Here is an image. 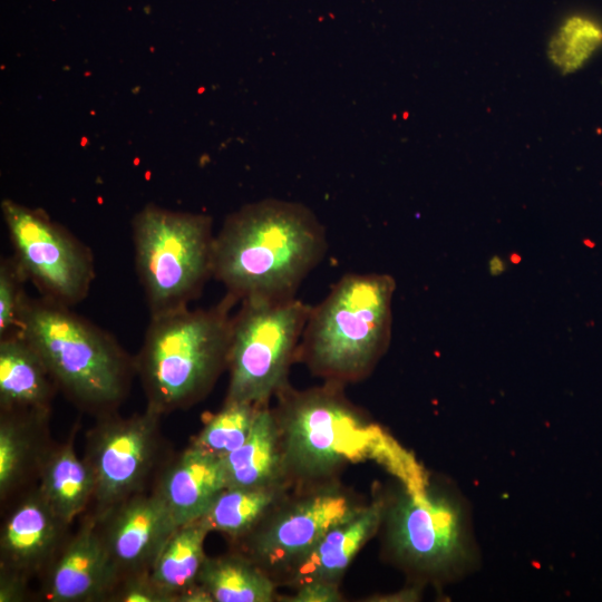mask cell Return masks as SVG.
<instances>
[{
	"instance_id": "7",
	"label": "cell",
	"mask_w": 602,
	"mask_h": 602,
	"mask_svg": "<svg viewBox=\"0 0 602 602\" xmlns=\"http://www.w3.org/2000/svg\"><path fill=\"white\" fill-rule=\"evenodd\" d=\"M310 310L295 297L241 301L232 321L226 401L262 406L283 389Z\"/></svg>"
},
{
	"instance_id": "3",
	"label": "cell",
	"mask_w": 602,
	"mask_h": 602,
	"mask_svg": "<svg viewBox=\"0 0 602 602\" xmlns=\"http://www.w3.org/2000/svg\"><path fill=\"white\" fill-rule=\"evenodd\" d=\"M230 293L214 305L151 317L135 357L146 408L165 416L202 400L227 369L233 314Z\"/></svg>"
},
{
	"instance_id": "30",
	"label": "cell",
	"mask_w": 602,
	"mask_h": 602,
	"mask_svg": "<svg viewBox=\"0 0 602 602\" xmlns=\"http://www.w3.org/2000/svg\"><path fill=\"white\" fill-rule=\"evenodd\" d=\"M177 602H213V599L201 584L196 583L183 592Z\"/></svg>"
},
{
	"instance_id": "8",
	"label": "cell",
	"mask_w": 602,
	"mask_h": 602,
	"mask_svg": "<svg viewBox=\"0 0 602 602\" xmlns=\"http://www.w3.org/2000/svg\"><path fill=\"white\" fill-rule=\"evenodd\" d=\"M162 417L145 408L126 417L116 412L95 419L86 433L81 456L94 482L86 513L98 515L151 491L159 468L173 453L161 430Z\"/></svg>"
},
{
	"instance_id": "25",
	"label": "cell",
	"mask_w": 602,
	"mask_h": 602,
	"mask_svg": "<svg viewBox=\"0 0 602 602\" xmlns=\"http://www.w3.org/2000/svg\"><path fill=\"white\" fill-rule=\"evenodd\" d=\"M260 407L225 400L223 408L206 421L190 445L223 459L246 440Z\"/></svg>"
},
{
	"instance_id": "17",
	"label": "cell",
	"mask_w": 602,
	"mask_h": 602,
	"mask_svg": "<svg viewBox=\"0 0 602 602\" xmlns=\"http://www.w3.org/2000/svg\"><path fill=\"white\" fill-rule=\"evenodd\" d=\"M382 501L359 507L355 514L330 528L291 569L292 582L337 583L363 544L375 534L385 516Z\"/></svg>"
},
{
	"instance_id": "27",
	"label": "cell",
	"mask_w": 602,
	"mask_h": 602,
	"mask_svg": "<svg viewBox=\"0 0 602 602\" xmlns=\"http://www.w3.org/2000/svg\"><path fill=\"white\" fill-rule=\"evenodd\" d=\"M106 602H168L146 574H133L117 579Z\"/></svg>"
},
{
	"instance_id": "9",
	"label": "cell",
	"mask_w": 602,
	"mask_h": 602,
	"mask_svg": "<svg viewBox=\"0 0 602 602\" xmlns=\"http://www.w3.org/2000/svg\"><path fill=\"white\" fill-rule=\"evenodd\" d=\"M1 210L12 256L40 295L68 307L84 301L95 279L90 249L40 208L3 200Z\"/></svg>"
},
{
	"instance_id": "16",
	"label": "cell",
	"mask_w": 602,
	"mask_h": 602,
	"mask_svg": "<svg viewBox=\"0 0 602 602\" xmlns=\"http://www.w3.org/2000/svg\"><path fill=\"white\" fill-rule=\"evenodd\" d=\"M51 411H0V505L38 484L41 469L56 441Z\"/></svg>"
},
{
	"instance_id": "26",
	"label": "cell",
	"mask_w": 602,
	"mask_h": 602,
	"mask_svg": "<svg viewBox=\"0 0 602 602\" xmlns=\"http://www.w3.org/2000/svg\"><path fill=\"white\" fill-rule=\"evenodd\" d=\"M27 278L13 256L0 262V337L17 332L29 295Z\"/></svg>"
},
{
	"instance_id": "21",
	"label": "cell",
	"mask_w": 602,
	"mask_h": 602,
	"mask_svg": "<svg viewBox=\"0 0 602 602\" xmlns=\"http://www.w3.org/2000/svg\"><path fill=\"white\" fill-rule=\"evenodd\" d=\"M210 532L198 522L178 526L168 538L149 577L168 602L197 583L206 559L204 541Z\"/></svg>"
},
{
	"instance_id": "28",
	"label": "cell",
	"mask_w": 602,
	"mask_h": 602,
	"mask_svg": "<svg viewBox=\"0 0 602 602\" xmlns=\"http://www.w3.org/2000/svg\"><path fill=\"white\" fill-rule=\"evenodd\" d=\"M292 602H337L341 594L337 583L313 581L298 585L295 593L289 599Z\"/></svg>"
},
{
	"instance_id": "29",
	"label": "cell",
	"mask_w": 602,
	"mask_h": 602,
	"mask_svg": "<svg viewBox=\"0 0 602 602\" xmlns=\"http://www.w3.org/2000/svg\"><path fill=\"white\" fill-rule=\"evenodd\" d=\"M30 582L28 579L0 570V602H23L31 598Z\"/></svg>"
},
{
	"instance_id": "2",
	"label": "cell",
	"mask_w": 602,
	"mask_h": 602,
	"mask_svg": "<svg viewBox=\"0 0 602 602\" xmlns=\"http://www.w3.org/2000/svg\"><path fill=\"white\" fill-rule=\"evenodd\" d=\"M71 307L28 298L19 332L35 348L58 391L95 419L118 412L136 376L135 357Z\"/></svg>"
},
{
	"instance_id": "15",
	"label": "cell",
	"mask_w": 602,
	"mask_h": 602,
	"mask_svg": "<svg viewBox=\"0 0 602 602\" xmlns=\"http://www.w3.org/2000/svg\"><path fill=\"white\" fill-rule=\"evenodd\" d=\"M225 488L223 459L190 445L167 457L151 491L178 527L198 521Z\"/></svg>"
},
{
	"instance_id": "12",
	"label": "cell",
	"mask_w": 602,
	"mask_h": 602,
	"mask_svg": "<svg viewBox=\"0 0 602 602\" xmlns=\"http://www.w3.org/2000/svg\"><path fill=\"white\" fill-rule=\"evenodd\" d=\"M91 516L117 579L149 573L177 528L152 491L133 495Z\"/></svg>"
},
{
	"instance_id": "20",
	"label": "cell",
	"mask_w": 602,
	"mask_h": 602,
	"mask_svg": "<svg viewBox=\"0 0 602 602\" xmlns=\"http://www.w3.org/2000/svg\"><path fill=\"white\" fill-rule=\"evenodd\" d=\"M278 426L272 411L261 406L246 440L223 458L226 487L280 485L285 472Z\"/></svg>"
},
{
	"instance_id": "4",
	"label": "cell",
	"mask_w": 602,
	"mask_h": 602,
	"mask_svg": "<svg viewBox=\"0 0 602 602\" xmlns=\"http://www.w3.org/2000/svg\"><path fill=\"white\" fill-rule=\"evenodd\" d=\"M395 289L388 274L343 275L311 307L297 356L333 382L362 378L389 343Z\"/></svg>"
},
{
	"instance_id": "23",
	"label": "cell",
	"mask_w": 602,
	"mask_h": 602,
	"mask_svg": "<svg viewBox=\"0 0 602 602\" xmlns=\"http://www.w3.org/2000/svg\"><path fill=\"white\" fill-rule=\"evenodd\" d=\"M281 485L258 488L226 487L198 522L239 540L252 531L278 501Z\"/></svg>"
},
{
	"instance_id": "1",
	"label": "cell",
	"mask_w": 602,
	"mask_h": 602,
	"mask_svg": "<svg viewBox=\"0 0 602 602\" xmlns=\"http://www.w3.org/2000/svg\"><path fill=\"white\" fill-rule=\"evenodd\" d=\"M327 249L326 230L310 208L268 198L225 219L214 236L212 276L240 302L290 299Z\"/></svg>"
},
{
	"instance_id": "19",
	"label": "cell",
	"mask_w": 602,
	"mask_h": 602,
	"mask_svg": "<svg viewBox=\"0 0 602 602\" xmlns=\"http://www.w3.org/2000/svg\"><path fill=\"white\" fill-rule=\"evenodd\" d=\"M79 426L75 423L68 436L56 441L37 484L52 511L69 525L88 511L94 495L89 468L76 452Z\"/></svg>"
},
{
	"instance_id": "13",
	"label": "cell",
	"mask_w": 602,
	"mask_h": 602,
	"mask_svg": "<svg viewBox=\"0 0 602 602\" xmlns=\"http://www.w3.org/2000/svg\"><path fill=\"white\" fill-rule=\"evenodd\" d=\"M71 525L49 506L38 485L1 508L0 570L39 579L68 536Z\"/></svg>"
},
{
	"instance_id": "24",
	"label": "cell",
	"mask_w": 602,
	"mask_h": 602,
	"mask_svg": "<svg viewBox=\"0 0 602 602\" xmlns=\"http://www.w3.org/2000/svg\"><path fill=\"white\" fill-rule=\"evenodd\" d=\"M602 48V22L588 13L565 17L547 43V58L563 75L584 67Z\"/></svg>"
},
{
	"instance_id": "6",
	"label": "cell",
	"mask_w": 602,
	"mask_h": 602,
	"mask_svg": "<svg viewBox=\"0 0 602 602\" xmlns=\"http://www.w3.org/2000/svg\"><path fill=\"white\" fill-rule=\"evenodd\" d=\"M278 424L284 472L304 478L327 476L387 445L333 385L287 392Z\"/></svg>"
},
{
	"instance_id": "11",
	"label": "cell",
	"mask_w": 602,
	"mask_h": 602,
	"mask_svg": "<svg viewBox=\"0 0 602 602\" xmlns=\"http://www.w3.org/2000/svg\"><path fill=\"white\" fill-rule=\"evenodd\" d=\"M358 508L338 491L317 492L273 518L262 520L239 541L244 555L261 569L292 567L330 528Z\"/></svg>"
},
{
	"instance_id": "18",
	"label": "cell",
	"mask_w": 602,
	"mask_h": 602,
	"mask_svg": "<svg viewBox=\"0 0 602 602\" xmlns=\"http://www.w3.org/2000/svg\"><path fill=\"white\" fill-rule=\"evenodd\" d=\"M57 392L41 357L19 331L0 337V411H51Z\"/></svg>"
},
{
	"instance_id": "5",
	"label": "cell",
	"mask_w": 602,
	"mask_h": 602,
	"mask_svg": "<svg viewBox=\"0 0 602 602\" xmlns=\"http://www.w3.org/2000/svg\"><path fill=\"white\" fill-rule=\"evenodd\" d=\"M213 221L147 204L132 220L135 268L151 317L187 308L212 276Z\"/></svg>"
},
{
	"instance_id": "10",
	"label": "cell",
	"mask_w": 602,
	"mask_h": 602,
	"mask_svg": "<svg viewBox=\"0 0 602 602\" xmlns=\"http://www.w3.org/2000/svg\"><path fill=\"white\" fill-rule=\"evenodd\" d=\"M388 538L401 562L424 572H446L462 564L467 555L460 507L423 485L408 486L392 505Z\"/></svg>"
},
{
	"instance_id": "14",
	"label": "cell",
	"mask_w": 602,
	"mask_h": 602,
	"mask_svg": "<svg viewBox=\"0 0 602 602\" xmlns=\"http://www.w3.org/2000/svg\"><path fill=\"white\" fill-rule=\"evenodd\" d=\"M116 580L95 518L85 513L38 579L36 598L47 602H106Z\"/></svg>"
},
{
	"instance_id": "22",
	"label": "cell",
	"mask_w": 602,
	"mask_h": 602,
	"mask_svg": "<svg viewBox=\"0 0 602 602\" xmlns=\"http://www.w3.org/2000/svg\"><path fill=\"white\" fill-rule=\"evenodd\" d=\"M197 583L213 602H270L274 598L271 579L244 554L206 556Z\"/></svg>"
},
{
	"instance_id": "31",
	"label": "cell",
	"mask_w": 602,
	"mask_h": 602,
	"mask_svg": "<svg viewBox=\"0 0 602 602\" xmlns=\"http://www.w3.org/2000/svg\"><path fill=\"white\" fill-rule=\"evenodd\" d=\"M505 269H506L505 263L501 258L494 256L489 261V272L492 275H499L501 273L505 271Z\"/></svg>"
}]
</instances>
